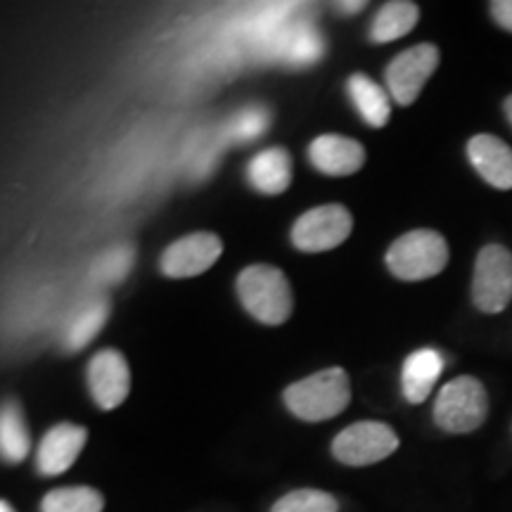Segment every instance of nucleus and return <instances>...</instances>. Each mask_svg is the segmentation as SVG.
Here are the masks:
<instances>
[{
    "label": "nucleus",
    "instance_id": "obj_1",
    "mask_svg": "<svg viewBox=\"0 0 512 512\" xmlns=\"http://www.w3.org/2000/svg\"><path fill=\"white\" fill-rule=\"evenodd\" d=\"M287 411L306 422L337 418L351 401V382L342 368L318 370L290 384L283 394Z\"/></svg>",
    "mask_w": 512,
    "mask_h": 512
},
{
    "label": "nucleus",
    "instance_id": "obj_2",
    "mask_svg": "<svg viewBox=\"0 0 512 512\" xmlns=\"http://www.w3.org/2000/svg\"><path fill=\"white\" fill-rule=\"evenodd\" d=\"M238 297L249 316L264 325H283L294 306L285 273L268 264H254L238 275Z\"/></svg>",
    "mask_w": 512,
    "mask_h": 512
},
{
    "label": "nucleus",
    "instance_id": "obj_3",
    "mask_svg": "<svg viewBox=\"0 0 512 512\" xmlns=\"http://www.w3.org/2000/svg\"><path fill=\"white\" fill-rule=\"evenodd\" d=\"M489 415V396L484 384L472 375H460L441 389L434 403V422L444 432L467 434L484 425Z\"/></svg>",
    "mask_w": 512,
    "mask_h": 512
},
{
    "label": "nucleus",
    "instance_id": "obj_4",
    "mask_svg": "<svg viewBox=\"0 0 512 512\" xmlns=\"http://www.w3.org/2000/svg\"><path fill=\"white\" fill-rule=\"evenodd\" d=\"M448 264V245L437 230H413L401 235L389 247L387 268L399 280H427L444 271Z\"/></svg>",
    "mask_w": 512,
    "mask_h": 512
},
{
    "label": "nucleus",
    "instance_id": "obj_5",
    "mask_svg": "<svg viewBox=\"0 0 512 512\" xmlns=\"http://www.w3.org/2000/svg\"><path fill=\"white\" fill-rule=\"evenodd\" d=\"M472 302L482 313H501L512 302V254L503 245L479 249Z\"/></svg>",
    "mask_w": 512,
    "mask_h": 512
},
{
    "label": "nucleus",
    "instance_id": "obj_6",
    "mask_svg": "<svg viewBox=\"0 0 512 512\" xmlns=\"http://www.w3.org/2000/svg\"><path fill=\"white\" fill-rule=\"evenodd\" d=\"M351 228H354V219L344 204H320L294 223L292 245L304 254L328 252L349 238Z\"/></svg>",
    "mask_w": 512,
    "mask_h": 512
},
{
    "label": "nucleus",
    "instance_id": "obj_7",
    "mask_svg": "<svg viewBox=\"0 0 512 512\" xmlns=\"http://www.w3.org/2000/svg\"><path fill=\"white\" fill-rule=\"evenodd\" d=\"M399 448V437L384 422H356L332 441V456L342 465L366 467L389 458Z\"/></svg>",
    "mask_w": 512,
    "mask_h": 512
},
{
    "label": "nucleus",
    "instance_id": "obj_8",
    "mask_svg": "<svg viewBox=\"0 0 512 512\" xmlns=\"http://www.w3.org/2000/svg\"><path fill=\"white\" fill-rule=\"evenodd\" d=\"M437 67L439 48L432 43H418V46L403 50L389 62L387 72H384L392 98L403 107L413 105L430 76L437 72Z\"/></svg>",
    "mask_w": 512,
    "mask_h": 512
},
{
    "label": "nucleus",
    "instance_id": "obj_9",
    "mask_svg": "<svg viewBox=\"0 0 512 512\" xmlns=\"http://www.w3.org/2000/svg\"><path fill=\"white\" fill-rule=\"evenodd\" d=\"M223 242L214 233H192L164 249L159 268L166 278H195L219 261Z\"/></svg>",
    "mask_w": 512,
    "mask_h": 512
},
{
    "label": "nucleus",
    "instance_id": "obj_10",
    "mask_svg": "<svg viewBox=\"0 0 512 512\" xmlns=\"http://www.w3.org/2000/svg\"><path fill=\"white\" fill-rule=\"evenodd\" d=\"M88 389L102 411H114L131 392V370L124 354L117 349H102L88 363Z\"/></svg>",
    "mask_w": 512,
    "mask_h": 512
},
{
    "label": "nucleus",
    "instance_id": "obj_11",
    "mask_svg": "<svg viewBox=\"0 0 512 512\" xmlns=\"http://www.w3.org/2000/svg\"><path fill=\"white\" fill-rule=\"evenodd\" d=\"M88 441L86 427L74 422H60L53 430H48L36 453L38 472L46 477H57L67 472L81 456L83 446Z\"/></svg>",
    "mask_w": 512,
    "mask_h": 512
},
{
    "label": "nucleus",
    "instance_id": "obj_12",
    "mask_svg": "<svg viewBox=\"0 0 512 512\" xmlns=\"http://www.w3.org/2000/svg\"><path fill=\"white\" fill-rule=\"evenodd\" d=\"M309 159L320 174L344 178L356 174L366 162V150L354 138L344 136H320L309 147Z\"/></svg>",
    "mask_w": 512,
    "mask_h": 512
},
{
    "label": "nucleus",
    "instance_id": "obj_13",
    "mask_svg": "<svg viewBox=\"0 0 512 512\" xmlns=\"http://www.w3.org/2000/svg\"><path fill=\"white\" fill-rule=\"evenodd\" d=\"M467 157L486 183L498 190H512V147L501 138L489 133L475 136L467 143Z\"/></svg>",
    "mask_w": 512,
    "mask_h": 512
},
{
    "label": "nucleus",
    "instance_id": "obj_14",
    "mask_svg": "<svg viewBox=\"0 0 512 512\" xmlns=\"http://www.w3.org/2000/svg\"><path fill=\"white\" fill-rule=\"evenodd\" d=\"M247 178L261 195H283L292 183V159L283 147H268L249 162Z\"/></svg>",
    "mask_w": 512,
    "mask_h": 512
},
{
    "label": "nucleus",
    "instance_id": "obj_15",
    "mask_svg": "<svg viewBox=\"0 0 512 512\" xmlns=\"http://www.w3.org/2000/svg\"><path fill=\"white\" fill-rule=\"evenodd\" d=\"M441 370H444V356L434 349H418L403 363L401 384L403 396L411 403L427 401V396L437 384Z\"/></svg>",
    "mask_w": 512,
    "mask_h": 512
},
{
    "label": "nucleus",
    "instance_id": "obj_16",
    "mask_svg": "<svg viewBox=\"0 0 512 512\" xmlns=\"http://www.w3.org/2000/svg\"><path fill=\"white\" fill-rule=\"evenodd\" d=\"M349 98L361 114L363 121L373 128H382L392 117V105H389V95L384 93L382 86L370 79L366 74H354L347 83Z\"/></svg>",
    "mask_w": 512,
    "mask_h": 512
},
{
    "label": "nucleus",
    "instance_id": "obj_17",
    "mask_svg": "<svg viewBox=\"0 0 512 512\" xmlns=\"http://www.w3.org/2000/svg\"><path fill=\"white\" fill-rule=\"evenodd\" d=\"M420 19V10L415 3L408 0H392V3L382 5L370 27V38L373 43H392L399 38L408 36Z\"/></svg>",
    "mask_w": 512,
    "mask_h": 512
},
{
    "label": "nucleus",
    "instance_id": "obj_18",
    "mask_svg": "<svg viewBox=\"0 0 512 512\" xmlns=\"http://www.w3.org/2000/svg\"><path fill=\"white\" fill-rule=\"evenodd\" d=\"M107 318H110V299L93 297L74 313L69 320L67 332H64V344L69 351H79L86 344L93 342V337L105 328Z\"/></svg>",
    "mask_w": 512,
    "mask_h": 512
},
{
    "label": "nucleus",
    "instance_id": "obj_19",
    "mask_svg": "<svg viewBox=\"0 0 512 512\" xmlns=\"http://www.w3.org/2000/svg\"><path fill=\"white\" fill-rule=\"evenodd\" d=\"M31 437L17 401H8L0 413V453L5 463H22L29 456Z\"/></svg>",
    "mask_w": 512,
    "mask_h": 512
},
{
    "label": "nucleus",
    "instance_id": "obj_20",
    "mask_svg": "<svg viewBox=\"0 0 512 512\" xmlns=\"http://www.w3.org/2000/svg\"><path fill=\"white\" fill-rule=\"evenodd\" d=\"M105 498L93 486H62L48 491L41 512H102Z\"/></svg>",
    "mask_w": 512,
    "mask_h": 512
},
{
    "label": "nucleus",
    "instance_id": "obj_21",
    "mask_svg": "<svg viewBox=\"0 0 512 512\" xmlns=\"http://www.w3.org/2000/svg\"><path fill=\"white\" fill-rule=\"evenodd\" d=\"M268 124H271V112L261 105H249L228 119V124L223 126V138L230 140V143L247 145L264 136Z\"/></svg>",
    "mask_w": 512,
    "mask_h": 512
},
{
    "label": "nucleus",
    "instance_id": "obj_22",
    "mask_svg": "<svg viewBox=\"0 0 512 512\" xmlns=\"http://www.w3.org/2000/svg\"><path fill=\"white\" fill-rule=\"evenodd\" d=\"M133 264H136V249H133V245H128V242H124V245H114L93 264L91 268L93 283L98 285L121 283V280L131 273Z\"/></svg>",
    "mask_w": 512,
    "mask_h": 512
},
{
    "label": "nucleus",
    "instance_id": "obj_23",
    "mask_svg": "<svg viewBox=\"0 0 512 512\" xmlns=\"http://www.w3.org/2000/svg\"><path fill=\"white\" fill-rule=\"evenodd\" d=\"M271 512H337V501L328 491L297 489L280 498Z\"/></svg>",
    "mask_w": 512,
    "mask_h": 512
},
{
    "label": "nucleus",
    "instance_id": "obj_24",
    "mask_svg": "<svg viewBox=\"0 0 512 512\" xmlns=\"http://www.w3.org/2000/svg\"><path fill=\"white\" fill-rule=\"evenodd\" d=\"M489 10L498 22V27L512 34V0H494V3L489 5Z\"/></svg>",
    "mask_w": 512,
    "mask_h": 512
},
{
    "label": "nucleus",
    "instance_id": "obj_25",
    "mask_svg": "<svg viewBox=\"0 0 512 512\" xmlns=\"http://www.w3.org/2000/svg\"><path fill=\"white\" fill-rule=\"evenodd\" d=\"M363 8H366V3H335V10L351 12V15H354V12H361Z\"/></svg>",
    "mask_w": 512,
    "mask_h": 512
},
{
    "label": "nucleus",
    "instance_id": "obj_26",
    "mask_svg": "<svg viewBox=\"0 0 512 512\" xmlns=\"http://www.w3.org/2000/svg\"><path fill=\"white\" fill-rule=\"evenodd\" d=\"M503 110H505V117H508V121H510V126H512V95H510V98H508V100H505Z\"/></svg>",
    "mask_w": 512,
    "mask_h": 512
},
{
    "label": "nucleus",
    "instance_id": "obj_27",
    "mask_svg": "<svg viewBox=\"0 0 512 512\" xmlns=\"http://www.w3.org/2000/svg\"><path fill=\"white\" fill-rule=\"evenodd\" d=\"M0 512H15V508H12L8 501H3V503H0Z\"/></svg>",
    "mask_w": 512,
    "mask_h": 512
}]
</instances>
